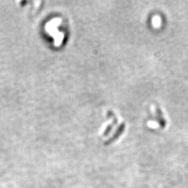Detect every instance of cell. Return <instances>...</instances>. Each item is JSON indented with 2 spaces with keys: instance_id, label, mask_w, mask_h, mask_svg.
<instances>
[{
  "instance_id": "6da1fadb",
  "label": "cell",
  "mask_w": 188,
  "mask_h": 188,
  "mask_svg": "<svg viewBox=\"0 0 188 188\" xmlns=\"http://www.w3.org/2000/svg\"><path fill=\"white\" fill-rule=\"evenodd\" d=\"M60 24V20L58 18H54L46 24V31L51 34L54 38V43L58 45L63 40V35L57 30V27Z\"/></svg>"
},
{
  "instance_id": "7a4b0ae2",
  "label": "cell",
  "mask_w": 188,
  "mask_h": 188,
  "mask_svg": "<svg viewBox=\"0 0 188 188\" xmlns=\"http://www.w3.org/2000/svg\"><path fill=\"white\" fill-rule=\"evenodd\" d=\"M153 24L155 25V26H158L160 24V18H158V17H155L153 19Z\"/></svg>"
}]
</instances>
